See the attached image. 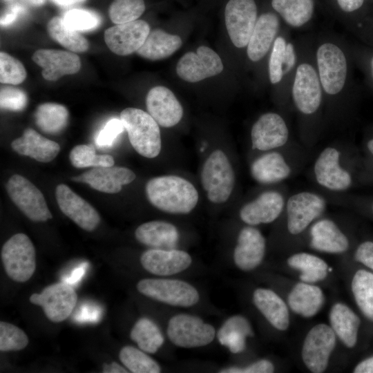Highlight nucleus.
<instances>
[{
	"instance_id": "11",
	"label": "nucleus",
	"mask_w": 373,
	"mask_h": 373,
	"mask_svg": "<svg viewBox=\"0 0 373 373\" xmlns=\"http://www.w3.org/2000/svg\"><path fill=\"white\" fill-rule=\"evenodd\" d=\"M254 0H229L224 10V20L229 37L238 49L247 48L258 19Z\"/></svg>"
},
{
	"instance_id": "9",
	"label": "nucleus",
	"mask_w": 373,
	"mask_h": 373,
	"mask_svg": "<svg viewBox=\"0 0 373 373\" xmlns=\"http://www.w3.org/2000/svg\"><path fill=\"white\" fill-rule=\"evenodd\" d=\"M6 187L12 202L30 220L45 222L52 218L41 191L26 178L15 174Z\"/></svg>"
},
{
	"instance_id": "18",
	"label": "nucleus",
	"mask_w": 373,
	"mask_h": 373,
	"mask_svg": "<svg viewBox=\"0 0 373 373\" xmlns=\"http://www.w3.org/2000/svg\"><path fill=\"white\" fill-rule=\"evenodd\" d=\"M55 195L59 209L80 228L87 231H94L101 218L97 210L87 201L64 184L56 187Z\"/></svg>"
},
{
	"instance_id": "51",
	"label": "nucleus",
	"mask_w": 373,
	"mask_h": 373,
	"mask_svg": "<svg viewBox=\"0 0 373 373\" xmlns=\"http://www.w3.org/2000/svg\"><path fill=\"white\" fill-rule=\"evenodd\" d=\"M348 30L358 37L367 46L373 48V20L361 19Z\"/></svg>"
},
{
	"instance_id": "54",
	"label": "nucleus",
	"mask_w": 373,
	"mask_h": 373,
	"mask_svg": "<svg viewBox=\"0 0 373 373\" xmlns=\"http://www.w3.org/2000/svg\"><path fill=\"white\" fill-rule=\"evenodd\" d=\"M23 11V8L21 5L15 4L12 6L10 11L1 17V25L2 26H6L11 24Z\"/></svg>"
},
{
	"instance_id": "35",
	"label": "nucleus",
	"mask_w": 373,
	"mask_h": 373,
	"mask_svg": "<svg viewBox=\"0 0 373 373\" xmlns=\"http://www.w3.org/2000/svg\"><path fill=\"white\" fill-rule=\"evenodd\" d=\"M182 44V39L178 35L167 33L161 29H154L150 31L136 53L149 60H161L172 55L180 48Z\"/></svg>"
},
{
	"instance_id": "1",
	"label": "nucleus",
	"mask_w": 373,
	"mask_h": 373,
	"mask_svg": "<svg viewBox=\"0 0 373 373\" xmlns=\"http://www.w3.org/2000/svg\"><path fill=\"white\" fill-rule=\"evenodd\" d=\"M314 52L324 101L342 104L356 87L349 43L337 34L323 32L314 36Z\"/></svg>"
},
{
	"instance_id": "57",
	"label": "nucleus",
	"mask_w": 373,
	"mask_h": 373,
	"mask_svg": "<svg viewBox=\"0 0 373 373\" xmlns=\"http://www.w3.org/2000/svg\"><path fill=\"white\" fill-rule=\"evenodd\" d=\"M55 4L60 6H69L76 3H82L85 0H51Z\"/></svg>"
},
{
	"instance_id": "26",
	"label": "nucleus",
	"mask_w": 373,
	"mask_h": 373,
	"mask_svg": "<svg viewBox=\"0 0 373 373\" xmlns=\"http://www.w3.org/2000/svg\"><path fill=\"white\" fill-rule=\"evenodd\" d=\"M254 305L275 329L285 331L290 324L289 306L274 291L257 288L253 293Z\"/></svg>"
},
{
	"instance_id": "46",
	"label": "nucleus",
	"mask_w": 373,
	"mask_h": 373,
	"mask_svg": "<svg viewBox=\"0 0 373 373\" xmlns=\"http://www.w3.org/2000/svg\"><path fill=\"white\" fill-rule=\"evenodd\" d=\"M65 24L76 31H87L98 26L99 17L94 12L83 9H72L62 17Z\"/></svg>"
},
{
	"instance_id": "27",
	"label": "nucleus",
	"mask_w": 373,
	"mask_h": 373,
	"mask_svg": "<svg viewBox=\"0 0 373 373\" xmlns=\"http://www.w3.org/2000/svg\"><path fill=\"white\" fill-rule=\"evenodd\" d=\"M310 247L327 254H342L349 248V240L338 225L329 219L316 221L310 229Z\"/></svg>"
},
{
	"instance_id": "34",
	"label": "nucleus",
	"mask_w": 373,
	"mask_h": 373,
	"mask_svg": "<svg viewBox=\"0 0 373 373\" xmlns=\"http://www.w3.org/2000/svg\"><path fill=\"white\" fill-rule=\"evenodd\" d=\"M274 12L290 29H300L312 21L315 3L314 0H271Z\"/></svg>"
},
{
	"instance_id": "55",
	"label": "nucleus",
	"mask_w": 373,
	"mask_h": 373,
	"mask_svg": "<svg viewBox=\"0 0 373 373\" xmlns=\"http://www.w3.org/2000/svg\"><path fill=\"white\" fill-rule=\"evenodd\" d=\"M353 372L354 373H373V356L358 363Z\"/></svg>"
},
{
	"instance_id": "48",
	"label": "nucleus",
	"mask_w": 373,
	"mask_h": 373,
	"mask_svg": "<svg viewBox=\"0 0 373 373\" xmlns=\"http://www.w3.org/2000/svg\"><path fill=\"white\" fill-rule=\"evenodd\" d=\"M26 104L27 96L22 90L12 86L1 88L0 106L1 108L19 111L26 107Z\"/></svg>"
},
{
	"instance_id": "42",
	"label": "nucleus",
	"mask_w": 373,
	"mask_h": 373,
	"mask_svg": "<svg viewBox=\"0 0 373 373\" xmlns=\"http://www.w3.org/2000/svg\"><path fill=\"white\" fill-rule=\"evenodd\" d=\"M69 159L76 168L111 166L115 164L111 155H97L95 149L91 144L75 146L70 152Z\"/></svg>"
},
{
	"instance_id": "3",
	"label": "nucleus",
	"mask_w": 373,
	"mask_h": 373,
	"mask_svg": "<svg viewBox=\"0 0 373 373\" xmlns=\"http://www.w3.org/2000/svg\"><path fill=\"white\" fill-rule=\"evenodd\" d=\"M298 60L296 41L291 30L283 27L274 41L268 62L269 81L278 99L285 103L291 102V89Z\"/></svg>"
},
{
	"instance_id": "19",
	"label": "nucleus",
	"mask_w": 373,
	"mask_h": 373,
	"mask_svg": "<svg viewBox=\"0 0 373 373\" xmlns=\"http://www.w3.org/2000/svg\"><path fill=\"white\" fill-rule=\"evenodd\" d=\"M140 262L151 274L170 276L187 269L192 263V258L183 250L151 248L142 253Z\"/></svg>"
},
{
	"instance_id": "59",
	"label": "nucleus",
	"mask_w": 373,
	"mask_h": 373,
	"mask_svg": "<svg viewBox=\"0 0 373 373\" xmlns=\"http://www.w3.org/2000/svg\"><path fill=\"white\" fill-rule=\"evenodd\" d=\"M367 148L370 153L373 155V138L368 141Z\"/></svg>"
},
{
	"instance_id": "33",
	"label": "nucleus",
	"mask_w": 373,
	"mask_h": 373,
	"mask_svg": "<svg viewBox=\"0 0 373 373\" xmlns=\"http://www.w3.org/2000/svg\"><path fill=\"white\" fill-rule=\"evenodd\" d=\"M252 178L261 184H274L287 178L291 169L284 157L279 153H265L251 165Z\"/></svg>"
},
{
	"instance_id": "40",
	"label": "nucleus",
	"mask_w": 373,
	"mask_h": 373,
	"mask_svg": "<svg viewBox=\"0 0 373 373\" xmlns=\"http://www.w3.org/2000/svg\"><path fill=\"white\" fill-rule=\"evenodd\" d=\"M351 288L356 305L373 322V273L358 270L352 278Z\"/></svg>"
},
{
	"instance_id": "14",
	"label": "nucleus",
	"mask_w": 373,
	"mask_h": 373,
	"mask_svg": "<svg viewBox=\"0 0 373 373\" xmlns=\"http://www.w3.org/2000/svg\"><path fill=\"white\" fill-rule=\"evenodd\" d=\"M223 69L220 56L205 46H199L195 52L185 53L176 66L178 75L183 80L191 83L216 76Z\"/></svg>"
},
{
	"instance_id": "5",
	"label": "nucleus",
	"mask_w": 373,
	"mask_h": 373,
	"mask_svg": "<svg viewBox=\"0 0 373 373\" xmlns=\"http://www.w3.org/2000/svg\"><path fill=\"white\" fill-rule=\"evenodd\" d=\"M137 291L154 300L181 307L196 305L200 300L197 289L186 281L175 278H144L137 284Z\"/></svg>"
},
{
	"instance_id": "6",
	"label": "nucleus",
	"mask_w": 373,
	"mask_h": 373,
	"mask_svg": "<svg viewBox=\"0 0 373 373\" xmlns=\"http://www.w3.org/2000/svg\"><path fill=\"white\" fill-rule=\"evenodd\" d=\"M201 182L208 199L213 203H222L230 197L235 184V174L226 154L216 150L204 163Z\"/></svg>"
},
{
	"instance_id": "15",
	"label": "nucleus",
	"mask_w": 373,
	"mask_h": 373,
	"mask_svg": "<svg viewBox=\"0 0 373 373\" xmlns=\"http://www.w3.org/2000/svg\"><path fill=\"white\" fill-rule=\"evenodd\" d=\"M283 28L281 19L275 12H266L257 19L246 55L252 64H259L269 59L274 43Z\"/></svg>"
},
{
	"instance_id": "43",
	"label": "nucleus",
	"mask_w": 373,
	"mask_h": 373,
	"mask_svg": "<svg viewBox=\"0 0 373 373\" xmlns=\"http://www.w3.org/2000/svg\"><path fill=\"white\" fill-rule=\"evenodd\" d=\"M146 8L144 0H114L109 6L111 21L120 24L137 20Z\"/></svg>"
},
{
	"instance_id": "52",
	"label": "nucleus",
	"mask_w": 373,
	"mask_h": 373,
	"mask_svg": "<svg viewBox=\"0 0 373 373\" xmlns=\"http://www.w3.org/2000/svg\"><path fill=\"white\" fill-rule=\"evenodd\" d=\"M355 260L373 271V242L365 241L357 247Z\"/></svg>"
},
{
	"instance_id": "13",
	"label": "nucleus",
	"mask_w": 373,
	"mask_h": 373,
	"mask_svg": "<svg viewBox=\"0 0 373 373\" xmlns=\"http://www.w3.org/2000/svg\"><path fill=\"white\" fill-rule=\"evenodd\" d=\"M286 207L287 229L291 234L298 235L321 216L326 202L316 193L303 191L291 195Z\"/></svg>"
},
{
	"instance_id": "30",
	"label": "nucleus",
	"mask_w": 373,
	"mask_h": 373,
	"mask_svg": "<svg viewBox=\"0 0 373 373\" xmlns=\"http://www.w3.org/2000/svg\"><path fill=\"white\" fill-rule=\"evenodd\" d=\"M140 243L152 249H174L179 240L175 225L162 220H152L140 224L135 231Z\"/></svg>"
},
{
	"instance_id": "8",
	"label": "nucleus",
	"mask_w": 373,
	"mask_h": 373,
	"mask_svg": "<svg viewBox=\"0 0 373 373\" xmlns=\"http://www.w3.org/2000/svg\"><path fill=\"white\" fill-rule=\"evenodd\" d=\"M166 334L175 346L197 348L210 344L216 336L214 327L198 316L178 314L169 321Z\"/></svg>"
},
{
	"instance_id": "17",
	"label": "nucleus",
	"mask_w": 373,
	"mask_h": 373,
	"mask_svg": "<svg viewBox=\"0 0 373 373\" xmlns=\"http://www.w3.org/2000/svg\"><path fill=\"white\" fill-rule=\"evenodd\" d=\"M289 136V130L286 120L280 114L275 112L260 115L251 130L253 149L262 151L284 146Z\"/></svg>"
},
{
	"instance_id": "16",
	"label": "nucleus",
	"mask_w": 373,
	"mask_h": 373,
	"mask_svg": "<svg viewBox=\"0 0 373 373\" xmlns=\"http://www.w3.org/2000/svg\"><path fill=\"white\" fill-rule=\"evenodd\" d=\"M150 31L146 21L137 19L108 28L104 32V38L108 48L113 53L126 56L137 52Z\"/></svg>"
},
{
	"instance_id": "24",
	"label": "nucleus",
	"mask_w": 373,
	"mask_h": 373,
	"mask_svg": "<svg viewBox=\"0 0 373 373\" xmlns=\"http://www.w3.org/2000/svg\"><path fill=\"white\" fill-rule=\"evenodd\" d=\"M32 60L42 68V77L48 81H56L64 75L75 74L81 68L78 55L61 50H37L33 53Z\"/></svg>"
},
{
	"instance_id": "36",
	"label": "nucleus",
	"mask_w": 373,
	"mask_h": 373,
	"mask_svg": "<svg viewBox=\"0 0 373 373\" xmlns=\"http://www.w3.org/2000/svg\"><path fill=\"white\" fill-rule=\"evenodd\" d=\"M287 265L300 272V280L308 283H316L325 280L328 274V265L321 258L307 252H299L290 256Z\"/></svg>"
},
{
	"instance_id": "45",
	"label": "nucleus",
	"mask_w": 373,
	"mask_h": 373,
	"mask_svg": "<svg viewBox=\"0 0 373 373\" xmlns=\"http://www.w3.org/2000/svg\"><path fill=\"white\" fill-rule=\"evenodd\" d=\"M26 77L22 63L5 52H0V82L2 84L17 85Z\"/></svg>"
},
{
	"instance_id": "38",
	"label": "nucleus",
	"mask_w": 373,
	"mask_h": 373,
	"mask_svg": "<svg viewBox=\"0 0 373 373\" xmlns=\"http://www.w3.org/2000/svg\"><path fill=\"white\" fill-rule=\"evenodd\" d=\"M69 113L59 104L44 103L37 106L35 119L38 128L48 134H57L67 125Z\"/></svg>"
},
{
	"instance_id": "29",
	"label": "nucleus",
	"mask_w": 373,
	"mask_h": 373,
	"mask_svg": "<svg viewBox=\"0 0 373 373\" xmlns=\"http://www.w3.org/2000/svg\"><path fill=\"white\" fill-rule=\"evenodd\" d=\"M11 147L18 154L41 162L52 161L60 151L59 144L43 137L31 128H26L20 137L12 141Z\"/></svg>"
},
{
	"instance_id": "53",
	"label": "nucleus",
	"mask_w": 373,
	"mask_h": 373,
	"mask_svg": "<svg viewBox=\"0 0 373 373\" xmlns=\"http://www.w3.org/2000/svg\"><path fill=\"white\" fill-rule=\"evenodd\" d=\"M338 9L345 15H354L363 6L365 0H334Z\"/></svg>"
},
{
	"instance_id": "20",
	"label": "nucleus",
	"mask_w": 373,
	"mask_h": 373,
	"mask_svg": "<svg viewBox=\"0 0 373 373\" xmlns=\"http://www.w3.org/2000/svg\"><path fill=\"white\" fill-rule=\"evenodd\" d=\"M266 249L262 233L253 226L242 228L238 236L233 258L236 266L243 271L255 269L262 262Z\"/></svg>"
},
{
	"instance_id": "32",
	"label": "nucleus",
	"mask_w": 373,
	"mask_h": 373,
	"mask_svg": "<svg viewBox=\"0 0 373 373\" xmlns=\"http://www.w3.org/2000/svg\"><path fill=\"white\" fill-rule=\"evenodd\" d=\"M254 335L249 321L242 315L228 318L216 332L218 342L232 354L242 352L247 346V338Z\"/></svg>"
},
{
	"instance_id": "10",
	"label": "nucleus",
	"mask_w": 373,
	"mask_h": 373,
	"mask_svg": "<svg viewBox=\"0 0 373 373\" xmlns=\"http://www.w3.org/2000/svg\"><path fill=\"white\" fill-rule=\"evenodd\" d=\"M336 343V336L329 325L319 323L312 327L305 337L301 350L306 367L314 373L325 372Z\"/></svg>"
},
{
	"instance_id": "4",
	"label": "nucleus",
	"mask_w": 373,
	"mask_h": 373,
	"mask_svg": "<svg viewBox=\"0 0 373 373\" xmlns=\"http://www.w3.org/2000/svg\"><path fill=\"white\" fill-rule=\"evenodd\" d=\"M133 148L143 157H157L162 147L159 124L152 116L141 109L126 108L120 113Z\"/></svg>"
},
{
	"instance_id": "56",
	"label": "nucleus",
	"mask_w": 373,
	"mask_h": 373,
	"mask_svg": "<svg viewBox=\"0 0 373 373\" xmlns=\"http://www.w3.org/2000/svg\"><path fill=\"white\" fill-rule=\"evenodd\" d=\"M128 372L116 362H112L110 365H105L103 368V372L127 373Z\"/></svg>"
},
{
	"instance_id": "37",
	"label": "nucleus",
	"mask_w": 373,
	"mask_h": 373,
	"mask_svg": "<svg viewBox=\"0 0 373 373\" xmlns=\"http://www.w3.org/2000/svg\"><path fill=\"white\" fill-rule=\"evenodd\" d=\"M131 339L138 347L148 354H155L164 342L158 325L151 319L142 317L137 320L130 332Z\"/></svg>"
},
{
	"instance_id": "2",
	"label": "nucleus",
	"mask_w": 373,
	"mask_h": 373,
	"mask_svg": "<svg viewBox=\"0 0 373 373\" xmlns=\"http://www.w3.org/2000/svg\"><path fill=\"white\" fill-rule=\"evenodd\" d=\"M145 191L152 205L169 213H189L198 201V193L195 186L176 175L153 178L147 182Z\"/></svg>"
},
{
	"instance_id": "22",
	"label": "nucleus",
	"mask_w": 373,
	"mask_h": 373,
	"mask_svg": "<svg viewBox=\"0 0 373 373\" xmlns=\"http://www.w3.org/2000/svg\"><path fill=\"white\" fill-rule=\"evenodd\" d=\"M136 178L131 169L122 166L94 167L81 175L73 176L74 182H84L93 189L106 193H116L122 186L132 182Z\"/></svg>"
},
{
	"instance_id": "31",
	"label": "nucleus",
	"mask_w": 373,
	"mask_h": 373,
	"mask_svg": "<svg viewBox=\"0 0 373 373\" xmlns=\"http://www.w3.org/2000/svg\"><path fill=\"white\" fill-rule=\"evenodd\" d=\"M329 326L336 337L348 348L354 347L358 340L361 320L347 305L335 303L329 313Z\"/></svg>"
},
{
	"instance_id": "47",
	"label": "nucleus",
	"mask_w": 373,
	"mask_h": 373,
	"mask_svg": "<svg viewBox=\"0 0 373 373\" xmlns=\"http://www.w3.org/2000/svg\"><path fill=\"white\" fill-rule=\"evenodd\" d=\"M352 59L373 86V48L349 44Z\"/></svg>"
},
{
	"instance_id": "58",
	"label": "nucleus",
	"mask_w": 373,
	"mask_h": 373,
	"mask_svg": "<svg viewBox=\"0 0 373 373\" xmlns=\"http://www.w3.org/2000/svg\"><path fill=\"white\" fill-rule=\"evenodd\" d=\"M31 4L35 6H40L45 3L46 0H28Z\"/></svg>"
},
{
	"instance_id": "12",
	"label": "nucleus",
	"mask_w": 373,
	"mask_h": 373,
	"mask_svg": "<svg viewBox=\"0 0 373 373\" xmlns=\"http://www.w3.org/2000/svg\"><path fill=\"white\" fill-rule=\"evenodd\" d=\"M29 300L41 306L50 321L60 323L71 314L77 301V294L70 285L57 283L46 287L39 294H32Z\"/></svg>"
},
{
	"instance_id": "50",
	"label": "nucleus",
	"mask_w": 373,
	"mask_h": 373,
	"mask_svg": "<svg viewBox=\"0 0 373 373\" xmlns=\"http://www.w3.org/2000/svg\"><path fill=\"white\" fill-rule=\"evenodd\" d=\"M275 370L271 361L260 359L245 367L230 366L218 371L220 373H271Z\"/></svg>"
},
{
	"instance_id": "28",
	"label": "nucleus",
	"mask_w": 373,
	"mask_h": 373,
	"mask_svg": "<svg viewBox=\"0 0 373 373\" xmlns=\"http://www.w3.org/2000/svg\"><path fill=\"white\" fill-rule=\"evenodd\" d=\"M325 302V296L321 287L314 283L302 281L297 283L287 296L289 308L304 318L316 316Z\"/></svg>"
},
{
	"instance_id": "23",
	"label": "nucleus",
	"mask_w": 373,
	"mask_h": 373,
	"mask_svg": "<svg viewBox=\"0 0 373 373\" xmlns=\"http://www.w3.org/2000/svg\"><path fill=\"white\" fill-rule=\"evenodd\" d=\"M148 113L165 128L175 126L183 116V108L173 93L166 87L157 86L152 88L146 97Z\"/></svg>"
},
{
	"instance_id": "21",
	"label": "nucleus",
	"mask_w": 373,
	"mask_h": 373,
	"mask_svg": "<svg viewBox=\"0 0 373 373\" xmlns=\"http://www.w3.org/2000/svg\"><path fill=\"white\" fill-rule=\"evenodd\" d=\"M340 153L333 147L325 149L315 162L314 171L317 182L332 191L347 189L352 184L348 171L340 165Z\"/></svg>"
},
{
	"instance_id": "41",
	"label": "nucleus",
	"mask_w": 373,
	"mask_h": 373,
	"mask_svg": "<svg viewBox=\"0 0 373 373\" xmlns=\"http://www.w3.org/2000/svg\"><path fill=\"white\" fill-rule=\"evenodd\" d=\"M140 348L131 345L123 347L119 353L122 363L133 373H159V363Z\"/></svg>"
},
{
	"instance_id": "49",
	"label": "nucleus",
	"mask_w": 373,
	"mask_h": 373,
	"mask_svg": "<svg viewBox=\"0 0 373 373\" xmlns=\"http://www.w3.org/2000/svg\"><path fill=\"white\" fill-rule=\"evenodd\" d=\"M124 129V126L121 119H111L97 134L95 139L96 144L101 147L111 146Z\"/></svg>"
},
{
	"instance_id": "44",
	"label": "nucleus",
	"mask_w": 373,
	"mask_h": 373,
	"mask_svg": "<svg viewBox=\"0 0 373 373\" xmlns=\"http://www.w3.org/2000/svg\"><path fill=\"white\" fill-rule=\"evenodd\" d=\"M27 334L21 329L10 323L0 322L1 352L19 351L28 344Z\"/></svg>"
},
{
	"instance_id": "39",
	"label": "nucleus",
	"mask_w": 373,
	"mask_h": 373,
	"mask_svg": "<svg viewBox=\"0 0 373 373\" xmlns=\"http://www.w3.org/2000/svg\"><path fill=\"white\" fill-rule=\"evenodd\" d=\"M47 31L53 40L71 52H84L89 48L87 39L78 31L68 28L59 17H54L48 21Z\"/></svg>"
},
{
	"instance_id": "7",
	"label": "nucleus",
	"mask_w": 373,
	"mask_h": 373,
	"mask_svg": "<svg viewBox=\"0 0 373 373\" xmlns=\"http://www.w3.org/2000/svg\"><path fill=\"white\" fill-rule=\"evenodd\" d=\"M1 258L6 274L15 282H26L35 271V249L24 233H16L5 242Z\"/></svg>"
},
{
	"instance_id": "25",
	"label": "nucleus",
	"mask_w": 373,
	"mask_h": 373,
	"mask_svg": "<svg viewBox=\"0 0 373 373\" xmlns=\"http://www.w3.org/2000/svg\"><path fill=\"white\" fill-rule=\"evenodd\" d=\"M285 206L283 196L274 191L261 193L254 200L245 204L240 211V218L248 225L268 224L276 220Z\"/></svg>"
}]
</instances>
